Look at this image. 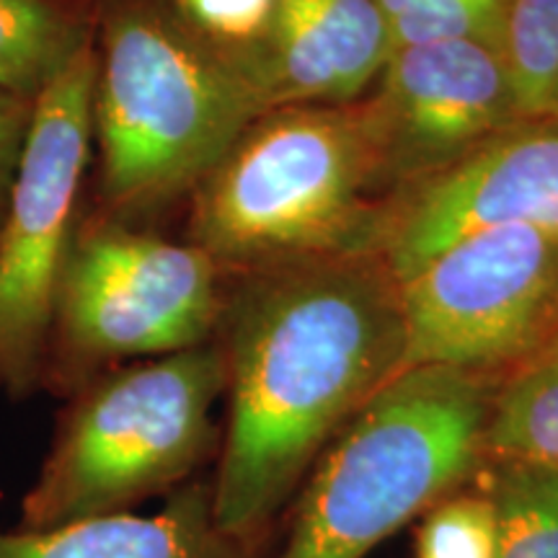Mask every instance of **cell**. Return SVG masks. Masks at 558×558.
<instances>
[{
    "mask_svg": "<svg viewBox=\"0 0 558 558\" xmlns=\"http://www.w3.org/2000/svg\"><path fill=\"white\" fill-rule=\"evenodd\" d=\"M222 354L230 409L209 494L215 525L243 543L403 369L399 282L369 251L277 264L235 298Z\"/></svg>",
    "mask_w": 558,
    "mask_h": 558,
    "instance_id": "1",
    "label": "cell"
},
{
    "mask_svg": "<svg viewBox=\"0 0 558 558\" xmlns=\"http://www.w3.org/2000/svg\"><path fill=\"white\" fill-rule=\"evenodd\" d=\"M264 111L241 50L205 39L153 0L107 11L94 140L109 209L153 213L192 194Z\"/></svg>",
    "mask_w": 558,
    "mask_h": 558,
    "instance_id": "2",
    "label": "cell"
},
{
    "mask_svg": "<svg viewBox=\"0 0 558 558\" xmlns=\"http://www.w3.org/2000/svg\"><path fill=\"white\" fill-rule=\"evenodd\" d=\"M383 190L365 104L277 107L192 192V243L220 267L360 254Z\"/></svg>",
    "mask_w": 558,
    "mask_h": 558,
    "instance_id": "3",
    "label": "cell"
},
{
    "mask_svg": "<svg viewBox=\"0 0 558 558\" xmlns=\"http://www.w3.org/2000/svg\"><path fill=\"white\" fill-rule=\"evenodd\" d=\"M497 375L407 367L339 432L279 558H362L484 463Z\"/></svg>",
    "mask_w": 558,
    "mask_h": 558,
    "instance_id": "4",
    "label": "cell"
},
{
    "mask_svg": "<svg viewBox=\"0 0 558 558\" xmlns=\"http://www.w3.org/2000/svg\"><path fill=\"white\" fill-rule=\"evenodd\" d=\"M222 390L226 354L209 341L90 378L73 393L21 499L19 530L117 514L177 488L213 448Z\"/></svg>",
    "mask_w": 558,
    "mask_h": 558,
    "instance_id": "5",
    "label": "cell"
},
{
    "mask_svg": "<svg viewBox=\"0 0 558 558\" xmlns=\"http://www.w3.org/2000/svg\"><path fill=\"white\" fill-rule=\"evenodd\" d=\"M220 264L124 222L75 226L41 388L73 396L104 365L207 344L220 320Z\"/></svg>",
    "mask_w": 558,
    "mask_h": 558,
    "instance_id": "6",
    "label": "cell"
},
{
    "mask_svg": "<svg viewBox=\"0 0 558 558\" xmlns=\"http://www.w3.org/2000/svg\"><path fill=\"white\" fill-rule=\"evenodd\" d=\"M96 47L34 104L29 135L0 220V390L41 388L62 267L94 145Z\"/></svg>",
    "mask_w": 558,
    "mask_h": 558,
    "instance_id": "7",
    "label": "cell"
},
{
    "mask_svg": "<svg viewBox=\"0 0 558 558\" xmlns=\"http://www.w3.org/2000/svg\"><path fill=\"white\" fill-rule=\"evenodd\" d=\"M403 369L505 373L558 333V233L488 228L399 282Z\"/></svg>",
    "mask_w": 558,
    "mask_h": 558,
    "instance_id": "8",
    "label": "cell"
},
{
    "mask_svg": "<svg viewBox=\"0 0 558 558\" xmlns=\"http://www.w3.org/2000/svg\"><path fill=\"white\" fill-rule=\"evenodd\" d=\"M365 104L386 190H411L522 122L507 70L486 39L390 52ZM388 205V202H386Z\"/></svg>",
    "mask_w": 558,
    "mask_h": 558,
    "instance_id": "9",
    "label": "cell"
},
{
    "mask_svg": "<svg viewBox=\"0 0 558 558\" xmlns=\"http://www.w3.org/2000/svg\"><path fill=\"white\" fill-rule=\"evenodd\" d=\"M558 233V120L518 122L450 169L396 194L369 239L396 282L488 228Z\"/></svg>",
    "mask_w": 558,
    "mask_h": 558,
    "instance_id": "10",
    "label": "cell"
},
{
    "mask_svg": "<svg viewBox=\"0 0 558 558\" xmlns=\"http://www.w3.org/2000/svg\"><path fill=\"white\" fill-rule=\"evenodd\" d=\"M390 52L375 0H275L267 34L241 47L267 109L357 104Z\"/></svg>",
    "mask_w": 558,
    "mask_h": 558,
    "instance_id": "11",
    "label": "cell"
},
{
    "mask_svg": "<svg viewBox=\"0 0 558 558\" xmlns=\"http://www.w3.org/2000/svg\"><path fill=\"white\" fill-rule=\"evenodd\" d=\"M213 518L209 484L177 488L156 514H101L29 533L0 530V558H235Z\"/></svg>",
    "mask_w": 558,
    "mask_h": 558,
    "instance_id": "12",
    "label": "cell"
},
{
    "mask_svg": "<svg viewBox=\"0 0 558 558\" xmlns=\"http://www.w3.org/2000/svg\"><path fill=\"white\" fill-rule=\"evenodd\" d=\"M484 460L558 471V333L497 378L484 429Z\"/></svg>",
    "mask_w": 558,
    "mask_h": 558,
    "instance_id": "13",
    "label": "cell"
},
{
    "mask_svg": "<svg viewBox=\"0 0 558 558\" xmlns=\"http://www.w3.org/2000/svg\"><path fill=\"white\" fill-rule=\"evenodd\" d=\"M90 45L75 0H0V90L37 101Z\"/></svg>",
    "mask_w": 558,
    "mask_h": 558,
    "instance_id": "14",
    "label": "cell"
},
{
    "mask_svg": "<svg viewBox=\"0 0 558 558\" xmlns=\"http://www.w3.org/2000/svg\"><path fill=\"white\" fill-rule=\"evenodd\" d=\"M494 47L520 120H558V0H507Z\"/></svg>",
    "mask_w": 558,
    "mask_h": 558,
    "instance_id": "15",
    "label": "cell"
},
{
    "mask_svg": "<svg viewBox=\"0 0 558 558\" xmlns=\"http://www.w3.org/2000/svg\"><path fill=\"white\" fill-rule=\"evenodd\" d=\"M497 558H558V471L494 465Z\"/></svg>",
    "mask_w": 558,
    "mask_h": 558,
    "instance_id": "16",
    "label": "cell"
},
{
    "mask_svg": "<svg viewBox=\"0 0 558 558\" xmlns=\"http://www.w3.org/2000/svg\"><path fill=\"white\" fill-rule=\"evenodd\" d=\"M393 50L452 39H497L507 0H375Z\"/></svg>",
    "mask_w": 558,
    "mask_h": 558,
    "instance_id": "17",
    "label": "cell"
},
{
    "mask_svg": "<svg viewBox=\"0 0 558 558\" xmlns=\"http://www.w3.org/2000/svg\"><path fill=\"white\" fill-rule=\"evenodd\" d=\"M418 558H497V514L492 497H445L418 530Z\"/></svg>",
    "mask_w": 558,
    "mask_h": 558,
    "instance_id": "18",
    "label": "cell"
},
{
    "mask_svg": "<svg viewBox=\"0 0 558 558\" xmlns=\"http://www.w3.org/2000/svg\"><path fill=\"white\" fill-rule=\"evenodd\" d=\"M179 19L220 47L256 45L267 34L275 0H173Z\"/></svg>",
    "mask_w": 558,
    "mask_h": 558,
    "instance_id": "19",
    "label": "cell"
},
{
    "mask_svg": "<svg viewBox=\"0 0 558 558\" xmlns=\"http://www.w3.org/2000/svg\"><path fill=\"white\" fill-rule=\"evenodd\" d=\"M34 104L37 101L0 90V220H3L13 179H16L21 156H24Z\"/></svg>",
    "mask_w": 558,
    "mask_h": 558,
    "instance_id": "20",
    "label": "cell"
}]
</instances>
